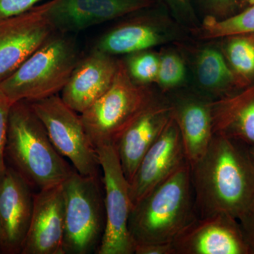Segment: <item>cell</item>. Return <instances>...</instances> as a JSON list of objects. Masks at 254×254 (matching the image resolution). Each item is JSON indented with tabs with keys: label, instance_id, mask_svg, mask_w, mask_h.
I'll return each mask as SVG.
<instances>
[{
	"label": "cell",
	"instance_id": "cell-1",
	"mask_svg": "<svg viewBox=\"0 0 254 254\" xmlns=\"http://www.w3.org/2000/svg\"><path fill=\"white\" fill-rule=\"evenodd\" d=\"M190 168L198 217L223 213L240 220L254 205V163L235 140L214 135Z\"/></svg>",
	"mask_w": 254,
	"mask_h": 254
},
{
	"label": "cell",
	"instance_id": "cell-2",
	"mask_svg": "<svg viewBox=\"0 0 254 254\" xmlns=\"http://www.w3.org/2000/svg\"><path fill=\"white\" fill-rule=\"evenodd\" d=\"M197 217L186 160L133 207L128 229L135 246L173 243Z\"/></svg>",
	"mask_w": 254,
	"mask_h": 254
},
{
	"label": "cell",
	"instance_id": "cell-3",
	"mask_svg": "<svg viewBox=\"0 0 254 254\" xmlns=\"http://www.w3.org/2000/svg\"><path fill=\"white\" fill-rule=\"evenodd\" d=\"M5 159L31 188L39 190L63 184L75 170L55 148L26 100L11 105Z\"/></svg>",
	"mask_w": 254,
	"mask_h": 254
},
{
	"label": "cell",
	"instance_id": "cell-4",
	"mask_svg": "<svg viewBox=\"0 0 254 254\" xmlns=\"http://www.w3.org/2000/svg\"><path fill=\"white\" fill-rule=\"evenodd\" d=\"M81 58L72 36L55 32L13 74L0 83V90L11 104L58 95Z\"/></svg>",
	"mask_w": 254,
	"mask_h": 254
},
{
	"label": "cell",
	"instance_id": "cell-5",
	"mask_svg": "<svg viewBox=\"0 0 254 254\" xmlns=\"http://www.w3.org/2000/svg\"><path fill=\"white\" fill-rule=\"evenodd\" d=\"M148 85L136 83L123 60L112 86L91 107L80 114L95 148L115 145L127 128L159 99Z\"/></svg>",
	"mask_w": 254,
	"mask_h": 254
},
{
	"label": "cell",
	"instance_id": "cell-6",
	"mask_svg": "<svg viewBox=\"0 0 254 254\" xmlns=\"http://www.w3.org/2000/svg\"><path fill=\"white\" fill-rule=\"evenodd\" d=\"M64 199V254L98 251L105 226L104 195L98 176L74 170L63 183Z\"/></svg>",
	"mask_w": 254,
	"mask_h": 254
},
{
	"label": "cell",
	"instance_id": "cell-7",
	"mask_svg": "<svg viewBox=\"0 0 254 254\" xmlns=\"http://www.w3.org/2000/svg\"><path fill=\"white\" fill-rule=\"evenodd\" d=\"M29 103L58 153L68 158L81 175L98 176L100 168L98 153L80 114L70 108L58 94Z\"/></svg>",
	"mask_w": 254,
	"mask_h": 254
},
{
	"label": "cell",
	"instance_id": "cell-8",
	"mask_svg": "<svg viewBox=\"0 0 254 254\" xmlns=\"http://www.w3.org/2000/svg\"><path fill=\"white\" fill-rule=\"evenodd\" d=\"M104 185L105 226L97 254H133L135 245L128 221L132 205L129 183L124 174L115 145L95 148Z\"/></svg>",
	"mask_w": 254,
	"mask_h": 254
},
{
	"label": "cell",
	"instance_id": "cell-9",
	"mask_svg": "<svg viewBox=\"0 0 254 254\" xmlns=\"http://www.w3.org/2000/svg\"><path fill=\"white\" fill-rule=\"evenodd\" d=\"M50 1L0 21V83L9 78L55 32Z\"/></svg>",
	"mask_w": 254,
	"mask_h": 254
},
{
	"label": "cell",
	"instance_id": "cell-10",
	"mask_svg": "<svg viewBox=\"0 0 254 254\" xmlns=\"http://www.w3.org/2000/svg\"><path fill=\"white\" fill-rule=\"evenodd\" d=\"M175 254L251 253L237 219L223 213L197 217L173 242Z\"/></svg>",
	"mask_w": 254,
	"mask_h": 254
},
{
	"label": "cell",
	"instance_id": "cell-11",
	"mask_svg": "<svg viewBox=\"0 0 254 254\" xmlns=\"http://www.w3.org/2000/svg\"><path fill=\"white\" fill-rule=\"evenodd\" d=\"M156 0H50L48 16L55 31L77 33L154 6Z\"/></svg>",
	"mask_w": 254,
	"mask_h": 254
},
{
	"label": "cell",
	"instance_id": "cell-12",
	"mask_svg": "<svg viewBox=\"0 0 254 254\" xmlns=\"http://www.w3.org/2000/svg\"><path fill=\"white\" fill-rule=\"evenodd\" d=\"M33 205L31 187L7 165L0 179V253H21Z\"/></svg>",
	"mask_w": 254,
	"mask_h": 254
},
{
	"label": "cell",
	"instance_id": "cell-13",
	"mask_svg": "<svg viewBox=\"0 0 254 254\" xmlns=\"http://www.w3.org/2000/svg\"><path fill=\"white\" fill-rule=\"evenodd\" d=\"M63 184L33 194L31 220L21 254H64Z\"/></svg>",
	"mask_w": 254,
	"mask_h": 254
},
{
	"label": "cell",
	"instance_id": "cell-14",
	"mask_svg": "<svg viewBox=\"0 0 254 254\" xmlns=\"http://www.w3.org/2000/svg\"><path fill=\"white\" fill-rule=\"evenodd\" d=\"M186 160L180 130L173 117L162 134L142 158L129 182L133 207Z\"/></svg>",
	"mask_w": 254,
	"mask_h": 254
},
{
	"label": "cell",
	"instance_id": "cell-15",
	"mask_svg": "<svg viewBox=\"0 0 254 254\" xmlns=\"http://www.w3.org/2000/svg\"><path fill=\"white\" fill-rule=\"evenodd\" d=\"M170 20L157 14L136 15L100 37L94 49L115 56L145 51L177 36Z\"/></svg>",
	"mask_w": 254,
	"mask_h": 254
},
{
	"label": "cell",
	"instance_id": "cell-16",
	"mask_svg": "<svg viewBox=\"0 0 254 254\" xmlns=\"http://www.w3.org/2000/svg\"><path fill=\"white\" fill-rule=\"evenodd\" d=\"M119 60L93 49L82 57L62 91V99L81 114L104 95L113 84Z\"/></svg>",
	"mask_w": 254,
	"mask_h": 254
},
{
	"label": "cell",
	"instance_id": "cell-17",
	"mask_svg": "<svg viewBox=\"0 0 254 254\" xmlns=\"http://www.w3.org/2000/svg\"><path fill=\"white\" fill-rule=\"evenodd\" d=\"M173 118V105L160 98L127 128L115 144L124 174L131 181L146 152Z\"/></svg>",
	"mask_w": 254,
	"mask_h": 254
},
{
	"label": "cell",
	"instance_id": "cell-18",
	"mask_svg": "<svg viewBox=\"0 0 254 254\" xmlns=\"http://www.w3.org/2000/svg\"><path fill=\"white\" fill-rule=\"evenodd\" d=\"M211 101L192 95L180 97L171 103L173 117L180 130L190 165L204 154L213 139Z\"/></svg>",
	"mask_w": 254,
	"mask_h": 254
},
{
	"label": "cell",
	"instance_id": "cell-19",
	"mask_svg": "<svg viewBox=\"0 0 254 254\" xmlns=\"http://www.w3.org/2000/svg\"><path fill=\"white\" fill-rule=\"evenodd\" d=\"M214 135L254 146V87L211 101Z\"/></svg>",
	"mask_w": 254,
	"mask_h": 254
},
{
	"label": "cell",
	"instance_id": "cell-20",
	"mask_svg": "<svg viewBox=\"0 0 254 254\" xmlns=\"http://www.w3.org/2000/svg\"><path fill=\"white\" fill-rule=\"evenodd\" d=\"M195 74L200 88L217 99L227 96L237 77L221 53L215 48L200 50L195 62Z\"/></svg>",
	"mask_w": 254,
	"mask_h": 254
},
{
	"label": "cell",
	"instance_id": "cell-21",
	"mask_svg": "<svg viewBox=\"0 0 254 254\" xmlns=\"http://www.w3.org/2000/svg\"><path fill=\"white\" fill-rule=\"evenodd\" d=\"M201 40L254 34V2L242 12L218 19L207 16L202 24L191 31Z\"/></svg>",
	"mask_w": 254,
	"mask_h": 254
},
{
	"label": "cell",
	"instance_id": "cell-22",
	"mask_svg": "<svg viewBox=\"0 0 254 254\" xmlns=\"http://www.w3.org/2000/svg\"><path fill=\"white\" fill-rule=\"evenodd\" d=\"M227 56L237 76L242 78L254 77V36H232L227 46Z\"/></svg>",
	"mask_w": 254,
	"mask_h": 254
},
{
	"label": "cell",
	"instance_id": "cell-23",
	"mask_svg": "<svg viewBox=\"0 0 254 254\" xmlns=\"http://www.w3.org/2000/svg\"><path fill=\"white\" fill-rule=\"evenodd\" d=\"M125 63L130 76L136 83L148 85L156 82L159 68L158 55L145 50L129 55Z\"/></svg>",
	"mask_w": 254,
	"mask_h": 254
},
{
	"label": "cell",
	"instance_id": "cell-24",
	"mask_svg": "<svg viewBox=\"0 0 254 254\" xmlns=\"http://www.w3.org/2000/svg\"><path fill=\"white\" fill-rule=\"evenodd\" d=\"M186 67L182 58L175 53H165L159 58L156 82L163 90L176 88L185 81Z\"/></svg>",
	"mask_w": 254,
	"mask_h": 254
},
{
	"label": "cell",
	"instance_id": "cell-25",
	"mask_svg": "<svg viewBox=\"0 0 254 254\" xmlns=\"http://www.w3.org/2000/svg\"><path fill=\"white\" fill-rule=\"evenodd\" d=\"M170 9L174 17L180 24L194 30L199 25L197 23L194 10L190 0H162Z\"/></svg>",
	"mask_w": 254,
	"mask_h": 254
},
{
	"label": "cell",
	"instance_id": "cell-26",
	"mask_svg": "<svg viewBox=\"0 0 254 254\" xmlns=\"http://www.w3.org/2000/svg\"><path fill=\"white\" fill-rule=\"evenodd\" d=\"M11 103L0 90V179L6 171L5 148L7 138L8 125Z\"/></svg>",
	"mask_w": 254,
	"mask_h": 254
},
{
	"label": "cell",
	"instance_id": "cell-27",
	"mask_svg": "<svg viewBox=\"0 0 254 254\" xmlns=\"http://www.w3.org/2000/svg\"><path fill=\"white\" fill-rule=\"evenodd\" d=\"M199 1L208 12V16L218 19L232 16L237 6H240L239 0H199Z\"/></svg>",
	"mask_w": 254,
	"mask_h": 254
},
{
	"label": "cell",
	"instance_id": "cell-28",
	"mask_svg": "<svg viewBox=\"0 0 254 254\" xmlns=\"http://www.w3.org/2000/svg\"><path fill=\"white\" fill-rule=\"evenodd\" d=\"M43 0H0V21L26 12Z\"/></svg>",
	"mask_w": 254,
	"mask_h": 254
},
{
	"label": "cell",
	"instance_id": "cell-29",
	"mask_svg": "<svg viewBox=\"0 0 254 254\" xmlns=\"http://www.w3.org/2000/svg\"><path fill=\"white\" fill-rule=\"evenodd\" d=\"M240 220L246 242L251 252H254V205Z\"/></svg>",
	"mask_w": 254,
	"mask_h": 254
},
{
	"label": "cell",
	"instance_id": "cell-30",
	"mask_svg": "<svg viewBox=\"0 0 254 254\" xmlns=\"http://www.w3.org/2000/svg\"><path fill=\"white\" fill-rule=\"evenodd\" d=\"M136 254H175L173 243L146 244L135 246Z\"/></svg>",
	"mask_w": 254,
	"mask_h": 254
},
{
	"label": "cell",
	"instance_id": "cell-31",
	"mask_svg": "<svg viewBox=\"0 0 254 254\" xmlns=\"http://www.w3.org/2000/svg\"><path fill=\"white\" fill-rule=\"evenodd\" d=\"M240 1V6H245V5H250L254 2V0H239Z\"/></svg>",
	"mask_w": 254,
	"mask_h": 254
},
{
	"label": "cell",
	"instance_id": "cell-32",
	"mask_svg": "<svg viewBox=\"0 0 254 254\" xmlns=\"http://www.w3.org/2000/svg\"><path fill=\"white\" fill-rule=\"evenodd\" d=\"M251 157H252V160H253L254 163V146L252 148V149L250 151Z\"/></svg>",
	"mask_w": 254,
	"mask_h": 254
}]
</instances>
